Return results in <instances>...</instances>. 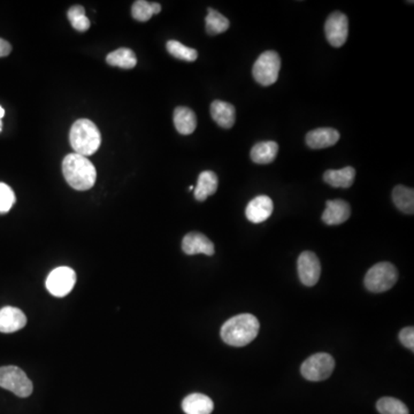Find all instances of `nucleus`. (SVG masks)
I'll return each mask as SVG.
<instances>
[{"mask_svg": "<svg viewBox=\"0 0 414 414\" xmlns=\"http://www.w3.org/2000/svg\"><path fill=\"white\" fill-rule=\"evenodd\" d=\"M260 325L252 315H239L230 317L221 328V339L236 348L250 344L259 333Z\"/></svg>", "mask_w": 414, "mask_h": 414, "instance_id": "1", "label": "nucleus"}, {"mask_svg": "<svg viewBox=\"0 0 414 414\" xmlns=\"http://www.w3.org/2000/svg\"><path fill=\"white\" fill-rule=\"evenodd\" d=\"M65 180L75 190L85 191L94 187L97 172L88 158L77 153H70L62 161Z\"/></svg>", "mask_w": 414, "mask_h": 414, "instance_id": "2", "label": "nucleus"}, {"mask_svg": "<svg viewBox=\"0 0 414 414\" xmlns=\"http://www.w3.org/2000/svg\"><path fill=\"white\" fill-rule=\"evenodd\" d=\"M70 146L74 153L88 157L97 152L102 144V135L94 122L88 119H80L70 128Z\"/></svg>", "mask_w": 414, "mask_h": 414, "instance_id": "3", "label": "nucleus"}, {"mask_svg": "<svg viewBox=\"0 0 414 414\" xmlns=\"http://www.w3.org/2000/svg\"><path fill=\"white\" fill-rule=\"evenodd\" d=\"M398 280V271L393 263H378L372 268H369L366 274L365 287L372 293H386L390 290L393 285H396Z\"/></svg>", "mask_w": 414, "mask_h": 414, "instance_id": "4", "label": "nucleus"}, {"mask_svg": "<svg viewBox=\"0 0 414 414\" xmlns=\"http://www.w3.org/2000/svg\"><path fill=\"white\" fill-rule=\"evenodd\" d=\"M281 70V58L276 51L263 52L260 55L252 68L254 79L263 85L269 87L274 85L278 79Z\"/></svg>", "mask_w": 414, "mask_h": 414, "instance_id": "5", "label": "nucleus"}, {"mask_svg": "<svg viewBox=\"0 0 414 414\" xmlns=\"http://www.w3.org/2000/svg\"><path fill=\"white\" fill-rule=\"evenodd\" d=\"M0 387L12 391L21 398L31 396L33 393V382L29 380L21 369L16 366L0 367Z\"/></svg>", "mask_w": 414, "mask_h": 414, "instance_id": "6", "label": "nucleus"}, {"mask_svg": "<svg viewBox=\"0 0 414 414\" xmlns=\"http://www.w3.org/2000/svg\"><path fill=\"white\" fill-rule=\"evenodd\" d=\"M335 360L328 354H315L303 363L300 373L312 382L324 381L333 374Z\"/></svg>", "mask_w": 414, "mask_h": 414, "instance_id": "7", "label": "nucleus"}, {"mask_svg": "<svg viewBox=\"0 0 414 414\" xmlns=\"http://www.w3.org/2000/svg\"><path fill=\"white\" fill-rule=\"evenodd\" d=\"M76 273L70 267H58L46 278V288L55 297H65L73 290Z\"/></svg>", "mask_w": 414, "mask_h": 414, "instance_id": "8", "label": "nucleus"}, {"mask_svg": "<svg viewBox=\"0 0 414 414\" xmlns=\"http://www.w3.org/2000/svg\"><path fill=\"white\" fill-rule=\"evenodd\" d=\"M325 33L330 45L341 48L348 40V16L341 12H334L328 16L325 23Z\"/></svg>", "mask_w": 414, "mask_h": 414, "instance_id": "9", "label": "nucleus"}, {"mask_svg": "<svg viewBox=\"0 0 414 414\" xmlns=\"http://www.w3.org/2000/svg\"><path fill=\"white\" fill-rule=\"evenodd\" d=\"M298 276L303 285L313 287L317 285L321 274V265L317 254L311 251H304L297 261Z\"/></svg>", "mask_w": 414, "mask_h": 414, "instance_id": "10", "label": "nucleus"}, {"mask_svg": "<svg viewBox=\"0 0 414 414\" xmlns=\"http://www.w3.org/2000/svg\"><path fill=\"white\" fill-rule=\"evenodd\" d=\"M182 250L187 256L200 254L213 256L215 252L214 244L211 239L200 233L187 234L182 241Z\"/></svg>", "mask_w": 414, "mask_h": 414, "instance_id": "11", "label": "nucleus"}, {"mask_svg": "<svg viewBox=\"0 0 414 414\" xmlns=\"http://www.w3.org/2000/svg\"><path fill=\"white\" fill-rule=\"evenodd\" d=\"M274 204L268 196H258L250 202L245 209V215L254 224H261L272 215Z\"/></svg>", "mask_w": 414, "mask_h": 414, "instance_id": "12", "label": "nucleus"}, {"mask_svg": "<svg viewBox=\"0 0 414 414\" xmlns=\"http://www.w3.org/2000/svg\"><path fill=\"white\" fill-rule=\"evenodd\" d=\"M351 215V207L344 200H328L322 213V221L328 226L344 224Z\"/></svg>", "mask_w": 414, "mask_h": 414, "instance_id": "13", "label": "nucleus"}, {"mask_svg": "<svg viewBox=\"0 0 414 414\" xmlns=\"http://www.w3.org/2000/svg\"><path fill=\"white\" fill-rule=\"evenodd\" d=\"M27 325V317L21 310L6 306L0 310V332L9 334L22 329Z\"/></svg>", "mask_w": 414, "mask_h": 414, "instance_id": "14", "label": "nucleus"}, {"mask_svg": "<svg viewBox=\"0 0 414 414\" xmlns=\"http://www.w3.org/2000/svg\"><path fill=\"white\" fill-rule=\"evenodd\" d=\"M339 141V133L333 128H317L306 135V144L315 150L335 146Z\"/></svg>", "mask_w": 414, "mask_h": 414, "instance_id": "15", "label": "nucleus"}, {"mask_svg": "<svg viewBox=\"0 0 414 414\" xmlns=\"http://www.w3.org/2000/svg\"><path fill=\"white\" fill-rule=\"evenodd\" d=\"M211 115L212 119L224 129H229L235 124V107L227 102L214 100L211 105Z\"/></svg>", "mask_w": 414, "mask_h": 414, "instance_id": "16", "label": "nucleus"}, {"mask_svg": "<svg viewBox=\"0 0 414 414\" xmlns=\"http://www.w3.org/2000/svg\"><path fill=\"white\" fill-rule=\"evenodd\" d=\"M185 414H211L214 408L213 401L203 393H191L182 402Z\"/></svg>", "mask_w": 414, "mask_h": 414, "instance_id": "17", "label": "nucleus"}, {"mask_svg": "<svg viewBox=\"0 0 414 414\" xmlns=\"http://www.w3.org/2000/svg\"><path fill=\"white\" fill-rule=\"evenodd\" d=\"M218 176L212 170H204L198 176V182L195 189V198L198 202H204L218 190Z\"/></svg>", "mask_w": 414, "mask_h": 414, "instance_id": "18", "label": "nucleus"}, {"mask_svg": "<svg viewBox=\"0 0 414 414\" xmlns=\"http://www.w3.org/2000/svg\"><path fill=\"white\" fill-rule=\"evenodd\" d=\"M174 126L181 135H190L197 127V118L192 109L179 106L174 111Z\"/></svg>", "mask_w": 414, "mask_h": 414, "instance_id": "19", "label": "nucleus"}, {"mask_svg": "<svg viewBox=\"0 0 414 414\" xmlns=\"http://www.w3.org/2000/svg\"><path fill=\"white\" fill-rule=\"evenodd\" d=\"M356 170L354 167H345L342 170H329L324 174V181L333 187H350L354 185Z\"/></svg>", "mask_w": 414, "mask_h": 414, "instance_id": "20", "label": "nucleus"}, {"mask_svg": "<svg viewBox=\"0 0 414 414\" xmlns=\"http://www.w3.org/2000/svg\"><path fill=\"white\" fill-rule=\"evenodd\" d=\"M278 143L268 141V142L257 143L251 150V159L254 163L260 165L273 163L278 156Z\"/></svg>", "mask_w": 414, "mask_h": 414, "instance_id": "21", "label": "nucleus"}, {"mask_svg": "<svg viewBox=\"0 0 414 414\" xmlns=\"http://www.w3.org/2000/svg\"><path fill=\"white\" fill-rule=\"evenodd\" d=\"M393 204L405 214L414 213V191L405 185H396L393 191Z\"/></svg>", "mask_w": 414, "mask_h": 414, "instance_id": "22", "label": "nucleus"}, {"mask_svg": "<svg viewBox=\"0 0 414 414\" xmlns=\"http://www.w3.org/2000/svg\"><path fill=\"white\" fill-rule=\"evenodd\" d=\"M106 61L111 66L120 67L124 70H131L137 65L136 55L129 49H119L111 52L106 57Z\"/></svg>", "mask_w": 414, "mask_h": 414, "instance_id": "23", "label": "nucleus"}, {"mask_svg": "<svg viewBox=\"0 0 414 414\" xmlns=\"http://www.w3.org/2000/svg\"><path fill=\"white\" fill-rule=\"evenodd\" d=\"M161 12V5L158 3H150L146 0H138L134 3L131 7V16L139 22H146Z\"/></svg>", "mask_w": 414, "mask_h": 414, "instance_id": "24", "label": "nucleus"}, {"mask_svg": "<svg viewBox=\"0 0 414 414\" xmlns=\"http://www.w3.org/2000/svg\"><path fill=\"white\" fill-rule=\"evenodd\" d=\"M205 22L206 31L209 35H219V33H224L229 29V20L213 9H207Z\"/></svg>", "mask_w": 414, "mask_h": 414, "instance_id": "25", "label": "nucleus"}, {"mask_svg": "<svg viewBox=\"0 0 414 414\" xmlns=\"http://www.w3.org/2000/svg\"><path fill=\"white\" fill-rule=\"evenodd\" d=\"M167 51L173 57L180 60L187 61V62H192L198 58V52L191 48L183 45L182 43L178 40H168L166 44Z\"/></svg>", "mask_w": 414, "mask_h": 414, "instance_id": "26", "label": "nucleus"}, {"mask_svg": "<svg viewBox=\"0 0 414 414\" xmlns=\"http://www.w3.org/2000/svg\"><path fill=\"white\" fill-rule=\"evenodd\" d=\"M376 408L381 414H408V406L399 399L393 397H383L378 399Z\"/></svg>", "mask_w": 414, "mask_h": 414, "instance_id": "27", "label": "nucleus"}, {"mask_svg": "<svg viewBox=\"0 0 414 414\" xmlns=\"http://www.w3.org/2000/svg\"><path fill=\"white\" fill-rule=\"evenodd\" d=\"M67 16L70 18L74 29L80 33H85L90 28V20H89L88 16H85V9L80 5L70 7V11L67 13Z\"/></svg>", "mask_w": 414, "mask_h": 414, "instance_id": "28", "label": "nucleus"}, {"mask_svg": "<svg viewBox=\"0 0 414 414\" xmlns=\"http://www.w3.org/2000/svg\"><path fill=\"white\" fill-rule=\"evenodd\" d=\"M16 203V195L14 191L5 185L0 183V213H7Z\"/></svg>", "mask_w": 414, "mask_h": 414, "instance_id": "29", "label": "nucleus"}, {"mask_svg": "<svg viewBox=\"0 0 414 414\" xmlns=\"http://www.w3.org/2000/svg\"><path fill=\"white\" fill-rule=\"evenodd\" d=\"M399 341L405 348L414 351V329L413 327H406L399 333Z\"/></svg>", "mask_w": 414, "mask_h": 414, "instance_id": "30", "label": "nucleus"}, {"mask_svg": "<svg viewBox=\"0 0 414 414\" xmlns=\"http://www.w3.org/2000/svg\"><path fill=\"white\" fill-rule=\"evenodd\" d=\"M12 52V45L7 40L0 38V58L7 57Z\"/></svg>", "mask_w": 414, "mask_h": 414, "instance_id": "31", "label": "nucleus"}, {"mask_svg": "<svg viewBox=\"0 0 414 414\" xmlns=\"http://www.w3.org/2000/svg\"><path fill=\"white\" fill-rule=\"evenodd\" d=\"M4 115H5V109L0 106V131L3 130V122H1V120H3Z\"/></svg>", "mask_w": 414, "mask_h": 414, "instance_id": "32", "label": "nucleus"}]
</instances>
